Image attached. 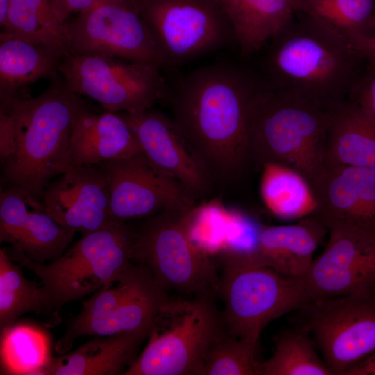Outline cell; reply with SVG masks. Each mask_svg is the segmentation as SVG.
<instances>
[{
  "label": "cell",
  "mask_w": 375,
  "mask_h": 375,
  "mask_svg": "<svg viewBox=\"0 0 375 375\" xmlns=\"http://www.w3.org/2000/svg\"><path fill=\"white\" fill-rule=\"evenodd\" d=\"M268 84L259 72L227 60L199 66L168 85L171 117L215 182L231 184L253 165L251 112Z\"/></svg>",
  "instance_id": "obj_1"
},
{
  "label": "cell",
  "mask_w": 375,
  "mask_h": 375,
  "mask_svg": "<svg viewBox=\"0 0 375 375\" xmlns=\"http://www.w3.org/2000/svg\"><path fill=\"white\" fill-rule=\"evenodd\" d=\"M296 12L263 48L259 72L272 88L338 107L361 76L363 58L349 40Z\"/></svg>",
  "instance_id": "obj_2"
},
{
  "label": "cell",
  "mask_w": 375,
  "mask_h": 375,
  "mask_svg": "<svg viewBox=\"0 0 375 375\" xmlns=\"http://www.w3.org/2000/svg\"><path fill=\"white\" fill-rule=\"evenodd\" d=\"M51 78L48 88L38 97L25 94L0 106L12 112L17 135L15 153L1 164V186L20 191L33 208L40 210H45L42 197L46 187L71 167L73 125L86 106L59 73Z\"/></svg>",
  "instance_id": "obj_3"
},
{
  "label": "cell",
  "mask_w": 375,
  "mask_h": 375,
  "mask_svg": "<svg viewBox=\"0 0 375 375\" xmlns=\"http://www.w3.org/2000/svg\"><path fill=\"white\" fill-rule=\"evenodd\" d=\"M338 107L267 85L257 96L250 116L253 165L261 169L267 163L283 165L311 185L324 167L327 135Z\"/></svg>",
  "instance_id": "obj_4"
},
{
  "label": "cell",
  "mask_w": 375,
  "mask_h": 375,
  "mask_svg": "<svg viewBox=\"0 0 375 375\" xmlns=\"http://www.w3.org/2000/svg\"><path fill=\"white\" fill-rule=\"evenodd\" d=\"M216 261V293L223 304L224 329L256 347L269 322L311 302L301 277L278 273L263 264L254 251L228 249Z\"/></svg>",
  "instance_id": "obj_5"
},
{
  "label": "cell",
  "mask_w": 375,
  "mask_h": 375,
  "mask_svg": "<svg viewBox=\"0 0 375 375\" xmlns=\"http://www.w3.org/2000/svg\"><path fill=\"white\" fill-rule=\"evenodd\" d=\"M216 297V292L167 296L145 347L123 375H199L210 347L225 330Z\"/></svg>",
  "instance_id": "obj_6"
},
{
  "label": "cell",
  "mask_w": 375,
  "mask_h": 375,
  "mask_svg": "<svg viewBox=\"0 0 375 375\" xmlns=\"http://www.w3.org/2000/svg\"><path fill=\"white\" fill-rule=\"evenodd\" d=\"M138 227L118 222L85 235L58 259L36 263L12 247L8 256L40 280L55 308L110 285L131 262Z\"/></svg>",
  "instance_id": "obj_7"
},
{
  "label": "cell",
  "mask_w": 375,
  "mask_h": 375,
  "mask_svg": "<svg viewBox=\"0 0 375 375\" xmlns=\"http://www.w3.org/2000/svg\"><path fill=\"white\" fill-rule=\"evenodd\" d=\"M194 208L166 210L144 219L138 227L132 261L144 265L167 293L190 297L216 292V260L192 241Z\"/></svg>",
  "instance_id": "obj_8"
},
{
  "label": "cell",
  "mask_w": 375,
  "mask_h": 375,
  "mask_svg": "<svg viewBox=\"0 0 375 375\" xmlns=\"http://www.w3.org/2000/svg\"><path fill=\"white\" fill-rule=\"evenodd\" d=\"M167 296L146 266L131 262L110 285L83 301L80 312L68 322L55 351L58 355L68 352L78 337L149 333Z\"/></svg>",
  "instance_id": "obj_9"
},
{
  "label": "cell",
  "mask_w": 375,
  "mask_h": 375,
  "mask_svg": "<svg viewBox=\"0 0 375 375\" xmlns=\"http://www.w3.org/2000/svg\"><path fill=\"white\" fill-rule=\"evenodd\" d=\"M139 10L165 67L181 66L236 42L215 0H139Z\"/></svg>",
  "instance_id": "obj_10"
},
{
  "label": "cell",
  "mask_w": 375,
  "mask_h": 375,
  "mask_svg": "<svg viewBox=\"0 0 375 375\" xmlns=\"http://www.w3.org/2000/svg\"><path fill=\"white\" fill-rule=\"evenodd\" d=\"M160 68L102 54H69L58 73L68 88L106 111L138 112L164 100L168 84Z\"/></svg>",
  "instance_id": "obj_11"
},
{
  "label": "cell",
  "mask_w": 375,
  "mask_h": 375,
  "mask_svg": "<svg viewBox=\"0 0 375 375\" xmlns=\"http://www.w3.org/2000/svg\"><path fill=\"white\" fill-rule=\"evenodd\" d=\"M66 24L69 54H102L165 67L139 0H97Z\"/></svg>",
  "instance_id": "obj_12"
},
{
  "label": "cell",
  "mask_w": 375,
  "mask_h": 375,
  "mask_svg": "<svg viewBox=\"0 0 375 375\" xmlns=\"http://www.w3.org/2000/svg\"><path fill=\"white\" fill-rule=\"evenodd\" d=\"M303 328L312 333L333 374L344 375L375 353V288L312 301Z\"/></svg>",
  "instance_id": "obj_13"
},
{
  "label": "cell",
  "mask_w": 375,
  "mask_h": 375,
  "mask_svg": "<svg viewBox=\"0 0 375 375\" xmlns=\"http://www.w3.org/2000/svg\"><path fill=\"white\" fill-rule=\"evenodd\" d=\"M99 165L108 176L111 212L118 222L194 208L195 199L142 152Z\"/></svg>",
  "instance_id": "obj_14"
},
{
  "label": "cell",
  "mask_w": 375,
  "mask_h": 375,
  "mask_svg": "<svg viewBox=\"0 0 375 375\" xmlns=\"http://www.w3.org/2000/svg\"><path fill=\"white\" fill-rule=\"evenodd\" d=\"M328 232L324 251L301 277L311 302L375 288V235L348 226Z\"/></svg>",
  "instance_id": "obj_15"
},
{
  "label": "cell",
  "mask_w": 375,
  "mask_h": 375,
  "mask_svg": "<svg viewBox=\"0 0 375 375\" xmlns=\"http://www.w3.org/2000/svg\"><path fill=\"white\" fill-rule=\"evenodd\" d=\"M119 113L131 126L142 153L156 167L194 199L210 193L214 179L171 116L151 108Z\"/></svg>",
  "instance_id": "obj_16"
},
{
  "label": "cell",
  "mask_w": 375,
  "mask_h": 375,
  "mask_svg": "<svg viewBox=\"0 0 375 375\" xmlns=\"http://www.w3.org/2000/svg\"><path fill=\"white\" fill-rule=\"evenodd\" d=\"M42 203L57 222L82 235L118 223L111 212L108 176L99 165L71 166L46 187Z\"/></svg>",
  "instance_id": "obj_17"
},
{
  "label": "cell",
  "mask_w": 375,
  "mask_h": 375,
  "mask_svg": "<svg viewBox=\"0 0 375 375\" xmlns=\"http://www.w3.org/2000/svg\"><path fill=\"white\" fill-rule=\"evenodd\" d=\"M310 186L316 201L311 215L327 230L348 226L375 235V170L324 165Z\"/></svg>",
  "instance_id": "obj_18"
},
{
  "label": "cell",
  "mask_w": 375,
  "mask_h": 375,
  "mask_svg": "<svg viewBox=\"0 0 375 375\" xmlns=\"http://www.w3.org/2000/svg\"><path fill=\"white\" fill-rule=\"evenodd\" d=\"M30 205L20 191L1 188L0 241L33 262L46 264L65 252L76 231L60 224L45 210H30Z\"/></svg>",
  "instance_id": "obj_19"
},
{
  "label": "cell",
  "mask_w": 375,
  "mask_h": 375,
  "mask_svg": "<svg viewBox=\"0 0 375 375\" xmlns=\"http://www.w3.org/2000/svg\"><path fill=\"white\" fill-rule=\"evenodd\" d=\"M142 152L133 131L119 112L97 113L85 106L77 115L70 141L71 166L99 165Z\"/></svg>",
  "instance_id": "obj_20"
},
{
  "label": "cell",
  "mask_w": 375,
  "mask_h": 375,
  "mask_svg": "<svg viewBox=\"0 0 375 375\" xmlns=\"http://www.w3.org/2000/svg\"><path fill=\"white\" fill-rule=\"evenodd\" d=\"M328 230L312 215L294 224L261 226L254 253L265 265L288 277H301Z\"/></svg>",
  "instance_id": "obj_21"
},
{
  "label": "cell",
  "mask_w": 375,
  "mask_h": 375,
  "mask_svg": "<svg viewBox=\"0 0 375 375\" xmlns=\"http://www.w3.org/2000/svg\"><path fill=\"white\" fill-rule=\"evenodd\" d=\"M148 332L95 336L72 351L52 358L46 375H117L124 373L138 356Z\"/></svg>",
  "instance_id": "obj_22"
},
{
  "label": "cell",
  "mask_w": 375,
  "mask_h": 375,
  "mask_svg": "<svg viewBox=\"0 0 375 375\" xmlns=\"http://www.w3.org/2000/svg\"><path fill=\"white\" fill-rule=\"evenodd\" d=\"M65 58L46 46L0 34V106L25 94L26 86L58 74Z\"/></svg>",
  "instance_id": "obj_23"
},
{
  "label": "cell",
  "mask_w": 375,
  "mask_h": 375,
  "mask_svg": "<svg viewBox=\"0 0 375 375\" xmlns=\"http://www.w3.org/2000/svg\"><path fill=\"white\" fill-rule=\"evenodd\" d=\"M235 33L242 59L259 53L293 17V0H215Z\"/></svg>",
  "instance_id": "obj_24"
},
{
  "label": "cell",
  "mask_w": 375,
  "mask_h": 375,
  "mask_svg": "<svg viewBox=\"0 0 375 375\" xmlns=\"http://www.w3.org/2000/svg\"><path fill=\"white\" fill-rule=\"evenodd\" d=\"M324 165L375 170V120L347 99L335 110L328 129Z\"/></svg>",
  "instance_id": "obj_25"
},
{
  "label": "cell",
  "mask_w": 375,
  "mask_h": 375,
  "mask_svg": "<svg viewBox=\"0 0 375 375\" xmlns=\"http://www.w3.org/2000/svg\"><path fill=\"white\" fill-rule=\"evenodd\" d=\"M52 358L51 338L42 326L24 321L1 329V374L46 375Z\"/></svg>",
  "instance_id": "obj_26"
},
{
  "label": "cell",
  "mask_w": 375,
  "mask_h": 375,
  "mask_svg": "<svg viewBox=\"0 0 375 375\" xmlns=\"http://www.w3.org/2000/svg\"><path fill=\"white\" fill-rule=\"evenodd\" d=\"M66 23L58 18L51 0H10L6 27L0 34L46 46L66 57Z\"/></svg>",
  "instance_id": "obj_27"
},
{
  "label": "cell",
  "mask_w": 375,
  "mask_h": 375,
  "mask_svg": "<svg viewBox=\"0 0 375 375\" xmlns=\"http://www.w3.org/2000/svg\"><path fill=\"white\" fill-rule=\"evenodd\" d=\"M261 169V195L274 215L283 219H300L313 213L315 196L303 176L276 163H267Z\"/></svg>",
  "instance_id": "obj_28"
},
{
  "label": "cell",
  "mask_w": 375,
  "mask_h": 375,
  "mask_svg": "<svg viewBox=\"0 0 375 375\" xmlns=\"http://www.w3.org/2000/svg\"><path fill=\"white\" fill-rule=\"evenodd\" d=\"M22 265L0 250V328L12 325L26 312L42 314L56 309L42 285L26 278Z\"/></svg>",
  "instance_id": "obj_29"
},
{
  "label": "cell",
  "mask_w": 375,
  "mask_h": 375,
  "mask_svg": "<svg viewBox=\"0 0 375 375\" xmlns=\"http://www.w3.org/2000/svg\"><path fill=\"white\" fill-rule=\"evenodd\" d=\"M332 374L317 354L308 332L303 328L285 330L276 335L272 355L259 362L257 367V375Z\"/></svg>",
  "instance_id": "obj_30"
},
{
  "label": "cell",
  "mask_w": 375,
  "mask_h": 375,
  "mask_svg": "<svg viewBox=\"0 0 375 375\" xmlns=\"http://www.w3.org/2000/svg\"><path fill=\"white\" fill-rule=\"evenodd\" d=\"M302 12L350 42L369 35L374 0H293Z\"/></svg>",
  "instance_id": "obj_31"
},
{
  "label": "cell",
  "mask_w": 375,
  "mask_h": 375,
  "mask_svg": "<svg viewBox=\"0 0 375 375\" xmlns=\"http://www.w3.org/2000/svg\"><path fill=\"white\" fill-rule=\"evenodd\" d=\"M256 349L224 330L210 347L199 375H257Z\"/></svg>",
  "instance_id": "obj_32"
},
{
  "label": "cell",
  "mask_w": 375,
  "mask_h": 375,
  "mask_svg": "<svg viewBox=\"0 0 375 375\" xmlns=\"http://www.w3.org/2000/svg\"><path fill=\"white\" fill-rule=\"evenodd\" d=\"M368 61L366 73L360 77L349 99L375 120V62Z\"/></svg>",
  "instance_id": "obj_33"
},
{
  "label": "cell",
  "mask_w": 375,
  "mask_h": 375,
  "mask_svg": "<svg viewBox=\"0 0 375 375\" xmlns=\"http://www.w3.org/2000/svg\"><path fill=\"white\" fill-rule=\"evenodd\" d=\"M17 150L15 121L12 112L0 108V159L3 164Z\"/></svg>",
  "instance_id": "obj_34"
},
{
  "label": "cell",
  "mask_w": 375,
  "mask_h": 375,
  "mask_svg": "<svg viewBox=\"0 0 375 375\" xmlns=\"http://www.w3.org/2000/svg\"><path fill=\"white\" fill-rule=\"evenodd\" d=\"M97 0H51L53 10L58 18L64 23L69 17L88 8Z\"/></svg>",
  "instance_id": "obj_35"
},
{
  "label": "cell",
  "mask_w": 375,
  "mask_h": 375,
  "mask_svg": "<svg viewBox=\"0 0 375 375\" xmlns=\"http://www.w3.org/2000/svg\"><path fill=\"white\" fill-rule=\"evenodd\" d=\"M351 42L363 58L375 62V34L360 35Z\"/></svg>",
  "instance_id": "obj_36"
},
{
  "label": "cell",
  "mask_w": 375,
  "mask_h": 375,
  "mask_svg": "<svg viewBox=\"0 0 375 375\" xmlns=\"http://www.w3.org/2000/svg\"><path fill=\"white\" fill-rule=\"evenodd\" d=\"M344 375H375V353L351 367Z\"/></svg>",
  "instance_id": "obj_37"
},
{
  "label": "cell",
  "mask_w": 375,
  "mask_h": 375,
  "mask_svg": "<svg viewBox=\"0 0 375 375\" xmlns=\"http://www.w3.org/2000/svg\"><path fill=\"white\" fill-rule=\"evenodd\" d=\"M10 0H0V26L1 31L6 28Z\"/></svg>",
  "instance_id": "obj_38"
},
{
  "label": "cell",
  "mask_w": 375,
  "mask_h": 375,
  "mask_svg": "<svg viewBox=\"0 0 375 375\" xmlns=\"http://www.w3.org/2000/svg\"><path fill=\"white\" fill-rule=\"evenodd\" d=\"M371 28L375 31V6L374 8V12H373V15H372V17L371 20ZM374 34H375V32H374Z\"/></svg>",
  "instance_id": "obj_39"
}]
</instances>
